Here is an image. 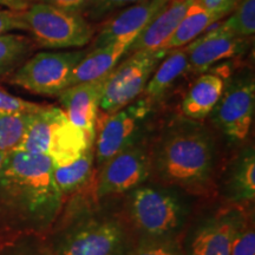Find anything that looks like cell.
<instances>
[{"label":"cell","instance_id":"obj_10","mask_svg":"<svg viewBox=\"0 0 255 255\" xmlns=\"http://www.w3.org/2000/svg\"><path fill=\"white\" fill-rule=\"evenodd\" d=\"M150 175V142L144 137L102 165L95 187V200L127 194L148 182Z\"/></svg>","mask_w":255,"mask_h":255},{"label":"cell","instance_id":"obj_18","mask_svg":"<svg viewBox=\"0 0 255 255\" xmlns=\"http://www.w3.org/2000/svg\"><path fill=\"white\" fill-rule=\"evenodd\" d=\"M130 44L131 41L123 40L108 44L97 49H89L84 58L77 64V66L72 71L69 87L96 81L109 75L126 55Z\"/></svg>","mask_w":255,"mask_h":255},{"label":"cell","instance_id":"obj_28","mask_svg":"<svg viewBox=\"0 0 255 255\" xmlns=\"http://www.w3.org/2000/svg\"><path fill=\"white\" fill-rule=\"evenodd\" d=\"M139 1L143 0H90L83 12V17L88 20H100L116 9L128 7Z\"/></svg>","mask_w":255,"mask_h":255},{"label":"cell","instance_id":"obj_32","mask_svg":"<svg viewBox=\"0 0 255 255\" xmlns=\"http://www.w3.org/2000/svg\"><path fill=\"white\" fill-rule=\"evenodd\" d=\"M201 7L207 11L226 15L231 13L239 0H195Z\"/></svg>","mask_w":255,"mask_h":255},{"label":"cell","instance_id":"obj_33","mask_svg":"<svg viewBox=\"0 0 255 255\" xmlns=\"http://www.w3.org/2000/svg\"><path fill=\"white\" fill-rule=\"evenodd\" d=\"M0 5L6 6L9 9H15V11H23L28 6L25 0H0Z\"/></svg>","mask_w":255,"mask_h":255},{"label":"cell","instance_id":"obj_20","mask_svg":"<svg viewBox=\"0 0 255 255\" xmlns=\"http://www.w3.org/2000/svg\"><path fill=\"white\" fill-rule=\"evenodd\" d=\"M225 79L215 73H203L191 84L181 103V113L193 121L206 120L214 109L225 88Z\"/></svg>","mask_w":255,"mask_h":255},{"label":"cell","instance_id":"obj_8","mask_svg":"<svg viewBox=\"0 0 255 255\" xmlns=\"http://www.w3.org/2000/svg\"><path fill=\"white\" fill-rule=\"evenodd\" d=\"M89 49L39 52L8 76L11 84L43 96H58L69 88L70 77Z\"/></svg>","mask_w":255,"mask_h":255},{"label":"cell","instance_id":"obj_7","mask_svg":"<svg viewBox=\"0 0 255 255\" xmlns=\"http://www.w3.org/2000/svg\"><path fill=\"white\" fill-rule=\"evenodd\" d=\"M254 110V76L250 70H244L225 82L222 94L208 117L229 142L242 143L251 132Z\"/></svg>","mask_w":255,"mask_h":255},{"label":"cell","instance_id":"obj_3","mask_svg":"<svg viewBox=\"0 0 255 255\" xmlns=\"http://www.w3.org/2000/svg\"><path fill=\"white\" fill-rule=\"evenodd\" d=\"M56 225L43 255H128L135 241L122 214L109 210L79 206Z\"/></svg>","mask_w":255,"mask_h":255},{"label":"cell","instance_id":"obj_22","mask_svg":"<svg viewBox=\"0 0 255 255\" xmlns=\"http://www.w3.org/2000/svg\"><path fill=\"white\" fill-rule=\"evenodd\" d=\"M95 149L91 146L81 157L64 167L53 165V178L64 196L77 193L95 175Z\"/></svg>","mask_w":255,"mask_h":255},{"label":"cell","instance_id":"obj_31","mask_svg":"<svg viewBox=\"0 0 255 255\" xmlns=\"http://www.w3.org/2000/svg\"><path fill=\"white\" fill-rule=\"evenodd\" d=\"M25 1H26L27 4H32V2H41V4L55 6L57 8L65 9V11L83 14V12L87 8L90 0H25Z\"/></svg>","mask_w":255,"mask_h":255},{"label":"cell","instance_id":"obj_34","mask_svg":"<svg viewBox=\"0 0 255 255\" xmlns=\"http://www.w3.org/2000/svg\"><path fill=\"white\" fill-rule=\"evenodd\" d=\"M6 156H7V152H5V151H1V150H0V169H1L2 164H4Z\"/></svg>","mask_w":255,"mask_h":255},{"label":"cell","instance_id":"obj_25","mask_svg":"<svg viewBox=\"0 0 255 255\" xmlns=\"http://www.w3.org/2000/svg\"><path fill=\"white\" fill-rule=\"evenodd\" d=\"M222 27L235 36L251 39L255 32V0H239Z\"/></svg>","mask_w":255,"mask_h":255},{"label":"cell","instance_id":"obj_11","mask_svg":"<svg viewBox=\"0 0 255 255\" xmlns=\"http://www.w3.org/2000/svg\"><path fill=\"white\" fill-rule=\"evenodd\" d=\"M248 212L244 206L228 203L203 216L182 245L184 255L231 254L233 240Z\"/></svg>","mask_w":255,"mask_h":255},{"label":"cell","instance_id":"obj_23","mask_svg":"<svg viewBox=\"0 0 255 255\" xmlns=\"http://www.w3.org/2000/svg\"><path fill=\"white\" fill-rule=\"evenodd\" d=\"M36 47L34 41L28 37L9 33L0 36V77L15 71Z\"/></svg>","mask_w":255,"mask_h":255},{"label":"cell","instance_id":"obj_26","mask_svg":"<svg viewBox=\"0 0 255 255\" xmlns=\"http://www.w3.org/2000/svg\"><path fill=\"white\" fill-rule=\"evenodd\" d=\"M128 255H184V252L180 237L137 239Z\"/></svg>","mask_w":255,"mask_h":255},{"label":"cell","instance_id":"obj_29","mask_svg":"<svg viewBox=\"0 0 255 255\" xmlns=\"http://www.w3.org/2000/svg\"><path fill=\"white\" fill-rule=\"evenodd\" d=\"M43 105L15 97L9 92L0 89V111L9 114H33Z\"/></svg>","mask_w":255,"mask_h":255},{"label":"cell","instance_id":"obj_13","mask_svg":"<svg viewBox=\"0 0 255 255\" xmlns=\"http://www.w3.org/2000/svg\"><path fill=\"white\" fill-rule=\"evenodd\" d=\"M169 0H143L128 6L119 14L107 20L100 33L95 38L90 49L108 45L116 41H133L149 24L154 20Z\"/></svg>","mask_w":255,"mask_h":255},{"label":"cell","instance_id":"obj_16","mask_svg":"<svg viewBox=\"0 0 255 255\" xmlns=\"http://www.w3.org/2000/svg\"><path fill=\"white\" fill-rule=\"evenodd\" d=\"M195 0H169L154 20L137 36L126 55L141 50L163 49Z\"/></svg>","mask_w":255,"mask_h":255},{"label":"cell","instance_id":"obj_12","mask_svg":"<svg viewBox=\"0 0 255 255\" xmlns=\"http://www.w3.org/2000/svg\"><path fill=\"white\" fill-rule=\"evenodd\" d=\"M250 45L251 39L235 36L221 25H218L184 47L189 69L203 71L221 60L244 55L250 49Z\"/></svg>","mask_w":255,"mask_h":255},{"label":"cell","instance_id":"obj_9","mask_svg":"<svg viewBox=\"0 0 255 255\" xmlns=\"http://www.w3.org/2000/svg\"><path fill=\"white\" fill-rule=\"evenodd\" d=\"M151 109L152 105L142 97L114 114L97 115L96 122H100V127L94 149L98 169L115 155L144 138V126Z\"/></svg>","mask_w":255,"mask_h":255},{"label":"cell","instance_id":"obj_15","mask_svg":"<svg viewBox=\"0 0 255 255\" xmlns=\"http://www.w3.org/2000/svg\"><path fill=\"white\" fill-rule=\"evenodd\" d=\"M220 191L231 205L245 206L255 199V151L248 144L238 152L220 180Z\"/></svg>","mask_w":255,"mask_h":255},{"label":"cell","instance_id":"obj_1","mask_svg":"<svg viewBox=\"0 0 255 255\" xmlns=\"http://www.w3.org/2000/svg\"><path fill=\"white\" fill-rule=\"evenodd\" d=\"M65 196L46 155L7 152L0 169V248L28 237H46L62 215Z\"/></svg>","mask_w":255,"mask_h":255},{"label":"cell","instance_id":"obj_30","mask_svg":"<svg viewBox=\"0 0 255 255\" xmlns=\"http://www.w3.org/2000/svg\"><path fill=\"white\" fill-rule=\"evenodd\" d=\"M21 11L15 9H0V36L13 30H23L24 24L21 20Z\"/></svg>","mask_w":255,"mask_h":255},{"label":"cell","instance_id":"obj_4","mask_svg":"<svg viewBox=\"0 0 255 255\" xmlns=\"http://www.w3.org/2000/svg\"><path fill=\"white\" fill-rule=\"evenodd\" d=\"M183 194L174 187L145 182L128 191L121 214L137 239L178 238L189 215Z\"/></svg>","mask_w":255,"mask_h":255},{"label":"cell","instance_id":"obj_27","mask_svg":"<svg viewBox=\"0 0 255 255\" xmlns=\"http://www.w3.org/2000/svg\"><path fill=\"white\" fill-rule=\"evenodd\" d=\"M229 255H255V225L253 210L248 212L233 240Z\"/></svg>","mask_w":255,"mask_h":255},{"label":"cell","instance_id":"obj_21","mask_svg":"<svg viewBox=\"0 0 255 255\" xmlns=\"http://www.w3.org/2000/svg\"><path fill=\"white\" fill-rule=\"evenodd\" d=\"M222 18H225V15L207 11L201 7L196 1H194L181 23L178 24L173 36L169 38L163 45V49L170 51L188 45L201 34L205 33L207 28L218 23Z\"/></svg>","mask_w":255,"mask_h":255},{"label":"cell","instance_id":"obj_5","mask_svg":"<svg viewBox=\"0 0 255 255\" xmlns=\"http://www.w3.org/2000/svg\"><path fill=\"white\" fill-rule=\"evenodd\" d=\"M21 13L24 31L37 46L44 49L83 47L94 39L95 28L81 13L41 2H32Z\"/></svg>","mask_w":255,"mask_h":255},{"label":"cell","instance_id":"obj_19","mask_svg":"<svg viewBox=\"0 0 255 255\" xmlns=\"http://www.w3.org/2000/svg\"><path fill=\"white\" fill-rule=\"evenodd\" d=\"M189 70L186 47L168 51L167 56L158 64L149 79L143 92V98L154 107L156 103L163 100L165 95H168V92Z\"/></svg>","mask_w":255,"mask_h":255},{"label":"cell","instance_id":"obj_2","mask_svg":"<svg viewBox=\"0 0 255 255\" xmlns=\"http://www.w3.org/2000/svg\"><path fill=\"white\" fill-rule=\"evenodd\" d=\"M151 175L156 183L178 188L195 196L218 189V146L199 121L175 119L150 142Z\"/></svg>","mask_w":255,"mask_h":255},{"label":"cell","instance_id":"obj_14","mask_svg":"<svg viewBox=\"0 0 255 255\" xmlns=\"http://www.w3.org/2000/svg\"><path fill=\"white\" fill-rule=\"evenodd\" d=\"M107 77L108 76L92 82L71 85L58 95L70 122L82 129L94 143L97 124L96 121Z\"/></svg>","mask_w":255,"mask_h":255},{"label":"cell","instance_id":"obj_17","mask_svg":"<svg viewBox=\"0 0 255 255\" xmlns=\"http://www.w3.org/2000/svg\"><path fill=\"white\" fill-rule=\"evenodd\" d=\"M94 144L87 133L70 122L64 111L51 131L47 156L55 167H64L75 162Z\"/></svg>","mask_w":255,"mask_h":255},{"label":"cell","instance_id":"obj_24","mask_svg":"<svg viewBox=\"0 0 255 255\" xmlns=\"http://www.w3.org/2000/svg\"><path fill=\"white\" fill-rule=\"evenodd\" d=\"M34 114V113H33ZM32 114H9L0 111V150H17L23 141Z\"/></svg>","mask_w":255,"mask_h":255},{"label":"cell","instance_id":"obj_6","mask_svg":"<svg viewBox=\"0 0 255 255\" xmlns=\"http://www.w3.org/2000/svg\"><path fill=\"white\" fill-rule=\"evenodd\" d=\"M167 53L164 49L136 51L117 64L105 81L101 113H116L142 96L152 73Z\"/></svg>","mask_w":255,"mask_h":255}]
</instances>
